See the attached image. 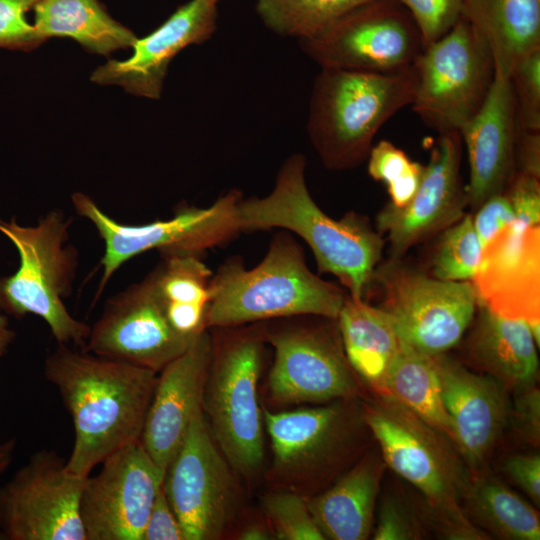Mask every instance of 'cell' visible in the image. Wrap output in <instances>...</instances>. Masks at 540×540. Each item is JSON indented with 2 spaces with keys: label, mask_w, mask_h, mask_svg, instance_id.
<instances>
[{
  "label": "cell",
  "mask_w": 540,
  "mask_h": 540,
  "mask_svg": "<svg viewBox=\"0 0 540 540\" xmlns=\"http://www.w3.org/2000/svg\"><path fill=\"white\" fill-rule=\"evenodd\" d=\"M44 375L59 392L74 428L66 468L87 477L108 456L141 439L157 373L58 344Z\"/></svg>",
  "instance_id": "6da1fadb"
},
{
  "label": "cell",
  "mask_w": 540,
  "mask_h": 540,
  "mask_svg": "<svg viewBox=\"0 0 540 540\" xmlns=\"http://www.w3.org/2000/svg\"><path fill=\"white\" fill-rule=\"evenodd\" d=\"M305 156L295 153L281 165L272 191L241 198L236 211L240 232L278 228L301 237L318 271L336 276L354 298H364L381 259L384 241L366 217L351 212L340 220L324 213L306 184Z\"/></svg>",
  "instance_id": "7a4b0ae2"
},
{
  "label": "cell",
  "mask_w": 540,
  "mask_h": 540,
  "mask_svg": "<svg viewBox=\"0 0 540 540\" xmlns=\"http://www.w3.org/2000/svg\"><path fill=\"white\" fill-rule=\"evenodd\" d=\"M346 292L313 273L302 247L287 231L276 233L264 258L246 268L239 256L212 274L206 328L313 315L337 319Z\"/></svg>",
  "instance_id": "3957f363"
},
{
  "label": "cell",
  "mask_w": 540,
  "mask_h": 540,
  "mask_svg": "<svg viewBox=\"0 0 540 540\" xmlns=\"http://www.w3.org/2000/svg\"><path fill=\"white\" fill-rule=\"evenodd\" d=\"M415 65L394 73L321 68L309 101L307 132L323 165L348 170L367 160L380 128L411 105Z\"/></svg>",
  "instance_id": "277c9868"
},
{
  "label": "cell",
  "mask_w": 540,
  "mask_h": 540,
  "mask_svg": "<svg viewBox=\"0 0 540 540\" xmlns=\"http://www.w3.org/2000/svg\"><path fill=\"white\" fill-rule=\"evenodd\" d=\"M61 211L47 213L35 226L0 219V233L17 249L19 267L0 277V309L18 319L42 318L58 344L84 349L90 326L73 317L64 304L72 290L78 253L68 245L69 226Z\"/></svg>",
  "instance_id": "5b68a950"
},
{
  "label": "cell",
  "mask_w": 540,
  "mask_h": 540,
  "mask_svg": "<svg viewBox=\"0 0 540 540\" xmlns=\"http://www.w3.org/2000/svg\"><path fill=\"white\" fill-rule=\"evenodd\" d=\"M378 395L364 419L382 460L423 494L430 518L446 539L468 538L474 525L459 505L468 483L449 439L389 395Z\"/></svg>",
  "instance_id": "8992f818"
},
{
  "label": "cell",
  "mask_w": 540,
  "mask_h": 540,
  "mask_svg": "<svg viewBox=\"0 0 540 540\" xmlns=\"http://www.w3.org/2000/svg\"><path fill=\"white\" fill-rule=\"evenodd\" d=\"M264 329L233 330L212 340L202 409L229 465L253 473L264 455L257 385L263 362Z\"/></svg>",
  "instance_id": "52a82bcc"
},
{
  "label": "cell",
  "mask_w": 540,
  "mask_h": 540,
  "mask_svg": "<svg viewBox=\"0 0 540 540\" xmlns=\"http://www.w3.org/2000/svg\"><path fill=\"white\" fill-rule=\"evenodd\" d=\"M414 65L412 109L439 134L459 132L480 110L495 78L490 48L464 16L427 45Z\"/></svg>",
  "instance_id": "ba28073f"
},
{
  "label": "cell",
  "mask_w": 540,
  "mask_h": 540,
  "mask_svg": "<svg viewBox=\"0 0 540 540\" xmlns=\"http://www.w3.org/2000/svg\"><path fill=\"white\" fill-rule=\"evenodd\" d=\"M239 190H229L211 206L198 208L183 206L168 220H157L141 225L122 224L103 212L88 195L76 192L72 203L76 213L89 220L104 241L100 260L102 276L97 296L113 274L128 260L156 249L161 255L194 253L219 246L240 232L237 206L242 198Z\"/></svg>",
  "instance_id": "9c48e42d"
},
{
  "label": "cell",
  "mask_w": 540,
  "mask_h": 540,
  "mask_svg": "<svg viewBox=\"0 0 540 540\" xmlns=\"http://www.w3.org/2000/svg\"><path fill=\"white\" fill-rule=\"evenodd\" d=\"M299 44L320 68L369 73L405 70L426 47L413 18L395 0H369Z\"/></svg>",
  "instance_id": "30bf717a"
},
{
  "label": "cell",
  "mask_w": 540,
  "mask_h": 540,
  "mask_svg": "<svg viewBox=\"0 0 540 540\" xmlns=\"http://www.w3.org/2000/svg\"><path fill=\"white\" fill-rule=\"evenodd\" d=\"M383 288L380 305L400 340L428 355L446 353L462 339L478 308L471 281H445L389 260L373 277Z\"/></svg>",
  "instance_id": "8fae6325"
},
{
  "label": "cell",
  "mask_w": 540,
  "mask_h": 540,
  "mask_svg": "<svg viewBox=\"0 0 540 540\" xmlns=\"http://www.w3.org/2000/svg\"><path fill=\"white\" fill-rule=\"evenodd\" d=\"M87 477L69 472L54 450L35 452L0 486V539L86 540L80 498Z\"/></svg>",
  "instance_id": "7c38bea8"
},
{
  "label": "cell",
  "mask_w": 540,
  "mask_h": 540,
  "mask_svg": "<svg viewBox=\"0 0 540 540\" xmlns=\"http://www.w3.org/2000/svg\"><path fill=\"white\" fill-rule=\"evenodd\" d=\"M163 489L185 540L221 536L234 508V483L229 463L211 434L202 408L195 413L166 468Z\"/></svg>",
  "instance_id": "4fadbf2b"
},
{
  "label": "cell",
  "mask_w": 540,
  "mask_h": 540,
  "mask_svg": "<svg viewBox=\"0 0 540 540\" xmlns=\"http://www.w3.org/2000/svg\"><path fill=\"white\" fill-rule=\"evenodd\" d=\"M264 336L274 348L268 387L277 402L315 403L356 394L337 324L283 323L264 327Z\"/></svg>",
  "instance_id": "5bb4252c"
},
{
  "label": "cell",
  "mask_w": 540,
  "mask_h": 540,
  "mask_svg": "<svg viewBox=\"0 0 540 540\" xmlns=\"http://www.w3.org/2000/svg\"><path fill=\"white\" fill-rule=\"evenodd\" d=\"M197 336L183 335L172 327L152 270L106 302L90 326L84 351L158 373Z\"/></svg>",
  "instance_id": "9a60e30c"
},
{
  "label": "cell",
  "mask_w": 540,
  "mask_h": 540,
  "mask_svg": "<svg viewBox=\"0 0 540 540\" xmlns=\"http://www.w3.org/2000/svg\"><path fill=\"white\" fill-rule=\"evenodd\" d=\"M88 476L80 498L86 540H141L165 470L144 448L131 443L108 456Z\"/></svg>",
  "instance_id": "2e32d148"
},
{
  "label": "cell",
  "mask_w": 540,
  "mask_h": 540,
  "mask_svg": "<svg viewBox=\"0 0 540 540\" xmlns=\"http://www.w3.org/2000/svg\"><path fill=\"white\" fill-rule=\"evenodd\" d=\"M461 156L460 133H441L413 198L403 207L387 203L379 211L376 230L387 235L390 260H401L415 244L463 217L468 200L460 177Z\"/></svg>",
  "instance_id": "e0dca14e"
},
{
  "label": "cell",
  "mask_w": 540,
  "mask_h": 540,
  "mask_svg": "<svg viewBox=\"0 0 540 540\" xmlns=\"http://www.w3.org/2000/svg\"><path fill=\"white\" fill-rule=\"evenodd\" d=\"M471 283L478 304L496 314L528 323L540 344V226L511 224L483 248Z\"/></svg>",
  "instance_id": "ac0fdd59"
},
{
  "label": "cell",
  "mask_w": 540,
  "mask_h": 540,
  "mask_svg": "<svg viewBox=\"0 0 540 540\" xmlns=\"http://www.w3.org/2000/svg\"><path fill=\"white\" fill-rule=\"evenodd\" d=\"M217 2L191 0L164 23L137 39L125 60H109L91 76L100 85H119L127 92L158 99L171 60L184 48L208 40L217 26Z\"/></svg>",
  "instance_id": "d6986e66"
},
{
  "label": "cell",
  "mask_w": 540,
  "mask_h": 540,
  "mask_svg": "<svg viewBox=\"0 0 540 540\" xmlns=\"http://www.w3.org/2000/svg\"><path fill=\"white\" fill-rule=\"evenodd\" d=\"M211 356L212 338L204 330L157 376L140 441L165 471L202 408Z\"/></svg>",
  "instance_id": "ffe728a7"
},
{
  "label": "cell",
  "mask_w": 540,
  "mask_h": 540,
  "mask_svg": "<svg viewBox=\"0 0 540 540\" xmlns=\"http://www.w3.org/2000/svg\"><path fill=\"white\" fill-rule=\"evenodd\" d=\"M432 358L454 444L470 466L480 467L507 423V387L485 373L470 371L445 353Z\"/></svg>",
  "instance_id": "44dd1931"
},
{
  "label": "cell",
  "mask_w": 540,
  "mask_h": 540,
  "mask_svg": "<svg viewBox=\"0 0 540 540\" xmlns=\"http://www.w3.org/2000/svg\"><path fill=\"white\" fill-rule=\"evenodd\" d=\"M459 133L468 154V205L475 211L503 193L516 174L518 126L510 78L495 74L480 110Z\"/></svg>",
  "instance_id": "7402d4cb"
},
{
  "label": "cell",
  "mask_w": 540,
  "mask_h": 540,
  "mask_svg": "<svg viewBox=\"0 0 540 540\" xmlns=\"http://www.w3.org/2000/svg\"><path fill=\"white\" fill-rule=\"evenodd\" d=\"M477 309L465 341L468 362L507 389L535 384L539 362L528 323L500 316L481 304Z\"/></svg>",
  "instance_id": "603a6c76"
},
{
  "label": "cell",
  "mask_w": 540,
  "mask_h": 540,
  "mask_svg": "<svg viewBox=\"0 0 540 540\" xmlns=\"http://www.w3.org/2000/svg\"><path fill=\"white\" fill-rule=\"evenodd\" d=\"M384 465L376 456L367 457L334 486L307 503L325 539L369 538Z\"/></svg>",
  "instance_id": "cb8c5ba5"
},
{
  "label": "cell",
  "mask_w": 540,
  "mask_h": 540,
  "mask_svg": "<svg viewBox=\"0 0 540 540\" xmlns=\"http://www.w3.org/2000/svg\"><path fill=\"white\" fill-rule=\"evenodd\" d=\"M336 322L352 370L381 393L401 345L391 317L380 306L347 294Z\"/></svg>",
  "instance_id": "d4e9b609"
},
{
  "label": "cell",
  "mask_w": 540,
  "mask_h": 540,
  "mask_svg": "<svg viewBox=\"0 0 540 540\" xmlns=\"http://www.w3.org/2000/svg\"><path fill=\"white\" fill-rule=\"evenodd\" d=\"M463 16L488 44L495 74L509 78L522 57L540 48V0H465Z\"/></svg>",
  "instance_id": "484cf974"
},
{
  "label": "cell",
  "mask_w": 540,
  "mask_h": 540,
  "mask_svg": "<svg viewBox=\"0 0 540 540\" xmlns=\"http://www.w3.org/2000/svg\"><path fill=\"white\" fill-rule=\"evenodd\" d=\"M34 27L44 41L67 37L91 53L108 56L133 47L136 35L114 20L98 0H39L33 7Z\"/></svg>",
  "instance_id": "4316f807"
},
{
  "label": "cell",
  "mask_w": 540,
  "mask_h": 540,
  "mask_svg": "<svg viewBox=\"0 0 540 540\" xmlns=\"http://www.w3.org/2000/svg\"><path fill=\"white\" fill-rule=\"evenodd\" d=\"M341 420L335 405L279 413L264 411L275 464L298 467L328 453L338 440Z\"/></svg>",
  "instance_id": "83f0119b"
},
{
  "label": "cell",
  "mask_w": 540,
  "mask_h": 540,
  "mask_svg": "<svg viewBox=\"0 0 540 540\" xmlns=\"http://www.w3.org/2000/svg\"><path fill=\"white\" fill-rule=\"evenodd\" d=\"M161 256V263L153 271L168 320L177 332L195 337L207 329L205 318L212 272L199 254Z\"/></svg>",
  "instance_id": "f1b7e54d"
},
{
  "label": "cell",
  "mask_w": 540,
  "mask_h": 540,
  "mask_svg": "<svg viewBox=\"0 0 540 540\" xmlns=\"http://www.w3.org/2000/svg\"><path fill=\"white\" fill-rule=\"evenodd\" d=\"M454 443L439 376L431 355L401 341L384 381L383 391Z\"/></svg>",
  "instance_id": "f546056e"
},
{
  "label": "cell",
  "mask_w": 540,
  "mask_h": 540,
  "mask_svg": "<svg viewBox=\"0 0 540 540\" xmlns=\"http://www.w3.org/2000/svg\"><path fill=\"white\" fill-rule=\"evenodd\" d=\"M462 499L468 519L480 529L507 540H539L538 512L494 478L467 484Z\"/></svg>",
  "instance_id": "4dcf8cb0"
},
{
  "label": "cell",
  "mask_w": 540,
  "mask_h": 540,
  "mask_svg": "<svg viewBox=\"0 0 540 540\" xmlns=\"http://www.w3.org/2000/svg\"><path fill=\"white\" fill-rule=\"evenodd\" d=\"M369 0H256L263 24L281 37L310 38Z\"/></svg>",
  "instance_id": "1f68e13d"
},
{
  "label": "cell",
  "mask_w": 540,
  "mask_h": 540,
  "mask_svg": "<svg viewBox=\"0 0 540 540\" xmlns=\"http://www.w3.org/2000/svg\"><path fill=\"white\" fill-rule=\"evenodd\" d=\"M483 248L471 214L443 230L432 260L433 276L445 281H471Z\"/></svg>",
  "instance_id": "d6a6232c"
},
{
  "label": "cell",
  "mask_w": 540,
  "mask_h": 540,
  "mask_svg": "<svg viewBox=\"0 0 540 540\" xmlns=\"http://www.w3.org/2000/svg\"><path fill=\"white\" fill-rule=\"evenodd\" d=\"M368 173L386 185L390 204L405 206L415 195L423 178L425 165L415 162L387 140L372 146L368 155Z\"/></svg>",
  "instance_id": "836d02e7"
},
{
  "label": "cell",
  "mask_w": 540,
  "mask_h": 540,
  "mask_svg": "<svg viewBox=\"0 0 540 540\" xmlns=\"http://www.w3.org/2000/svg\"><path fill=\"white\" fill-rule=\"evenodd\" d=\"M264 512L276 538L280 540H324L309 511L308 504L298 495L273 493L263 500Z\"/></svg>",
  "instance_id": "e575fe53"
},
{
  "label": "cell",
  "mask_w": 540,
  "mask_h": 540,
  "mask_svg": "<svg viewBox=\"0 0 540 540\" xmlns=\"http://www.w3.org/2000/svg\"><path fill=\"white\" fill-rule=\"evenodd\" d=\"M509 78L518 128L540 131V48L522 57Z\"/></svg>",
  "instance_id": "d590c367"
},
{
  "label": "cell",
  "mask_w": 540,
  "mask_h": 540,
  "mask_svg": "<svg viewBox=\"0 0 540 540\" xmlns=\"http://www.w3.org/2000/svg\"><path fill=\"white\" fill-rule=\"evenodd\" d=\"M411 15L425 46L447 34L462 18L465 0H395Z\"/></svg>",
  "instance_id": "8d00e7d4"
},
{
  "label": "cell",
  "mask_w": 540,
  "mask_h": 540,
  "mask_svg": "<svg viewBox=\"0 0 540 540\" xmlns=\"http://www.w3.org/2000/svg\"><path fill=\"white\" fill-rule=\"evenodd\" d=\"M38 1L0 0V48L28 52L43 43L25 17Z\"/></svg>",
  "instance_id": "74e56055"
},
{
  "label": "cell",
  "mask_w": 540,
  "mask_h": 540,
  "mask_svg": "<svg viewBox=\"0 0 540 540\" xmlns=\"http://www.w3.org/2000/svg\"><path fill=\"white\" fill-rule=\"evenodd\" d=\"M503 193L515 214L513 226L525 229L539 225L540 178L516 172Z\"/></svg>",
  "instance_id": "f35d334b"
},
{
  "label": "cell",
  "mask_w": 540,
  "mask_h": 540,
  "mask_svg": "<svg viewBox=\"0 0 540 540\" xmlns=\"http://www.w3.org/2000/svg\"><path fill=\"white\" fill-rule=\"evenodd\" d=\"M422 533L416 520L395 498H386L379 511L374 540H416Z\"/></svg>",
  "instance_id": "ab89813d"
},
{
  "label": "cell",
  "mask_w": 540,
  "mask_h": 540,
  "mask_svg": "<svg viewBox=\"0 0 540 540\" xmlns=\"http://www.w3.org/2000/svg\"><path fill=\"white\" fill-rule=\"evenodd\" d=\"M475 212L473 224L482 248L515 220L513 208L504 193L488 198Z\"/></svg>",
  "instance_id": "60d3db41"
},
{
  "label": "cell",
  "mask_w": 540,
  "mask_h": 540,
  "mask_svg": "<svg viewBox=\"0 0 540 540\" xmlns=\"http://www.w3.org/2000/svg\"><path fill=\"white\" fill-rule=\"evenodd\" d=\"M141 540H185L181 524L163 487L153 503Z\"/></svg>",
  "instance_id": "b9f144b4"
},
{
  "label": "cell",
  "mask_w": 540,
  "mask_h": 540,
  "mask_svg": "<svg viewBox=\"0 0 540 540\" xmlns=\"http://www.w3.org/2000/svg\"><path fill=\"white\" fill-rule=\"evenodd\" d=\"M514 418L518 431L527 442L538 446L540 440V392L536 384L516 390Z\"/></svg>",
  "instance_id": "7bdbcfd3"
},
{
  "label": "cell",
  "mask_w": 540,
  "mask_h": 540,
  "mask_svg": "<svg viewBox=\"0 0 540 540\" xmlns=\"http://www.w3.org/2000/svg\"><path fill=\"white\" fill-rule=\"evenodd\" d=\"M505 473L538 506L540 504V456L516 454L503 463Z\"/></svg>",
  "instance_id": "ee69618b"
},
{
  "label": "cell",
  "mask_w": 540,
  "mask_h": 540,
  "mask_svg": "<svg viewBox=\"0 0 540 540\" xmlns=\"http://www.w3.org/2000/svg\"><path fill=\"white\" fill-rule=\"evenodd\" d=\"M515 165L516 172L540 178V131L518 128Z\"/></svg>",
  "instance_id": "f6af8a7d"
},
{
  "label": "cell",
  "mask_w": 540,
  "mask_h": 540,
  "mask_svg": "<svg viewBox=\"0 0 540 540\" xmlns=\"http://www.w3.org/2000/svg\"><path fill=\"white\" fill-rule=\"evenodd\" d=\"M15 338V332L10 328L7 315L0 309V359L6 354Z\"/></svg>",
  "instance_id": "bcb514c9"
},
{
  "label": "cell",
  "mask_w": 540,
  "mask_h": 540,
  "mask_svg": "<svg viewBox=\"0 0 540 540\" xmlns=\"http://www.w3.org/2000/svg\"><path fill=\"white\" fill-rule=\"evenodd\" d=\"M17 441L10 438L0 442V476L10 467L16 451Z\"/></svg>",
  "instance_id": "7dc6e473"
},
{
  "label": "cell",
  "mask_w": 540,
  "mask_h": 540,
  "mask_svg": "<svg viewBox=\"0 0 540 540\" xmlns=\"http://www.w3.org/2000/svg\"><path fill=\"white\" fill-rule=\"evenodd\" d=\"M239 539L242 540H267L270 535L265 528L258 524H252L241 532Z\"/></svg>",
  "instance_id": "c3c4849f"
},
{
  "label": "cell",
  "mask_w": 540,
  "mask_h": 540,
  "mask_svg": "<svg viewBox=\"0 0 540 540\" xmlns=\"http://www.w3.org/2000/svg\"><path fill=\"white\" fill-rule=\"evenodd\" d=\"M213 1L218 2L219 0H213Z\"/></svg>",
  "instance_id": "681fc988"
}]
</instances>
